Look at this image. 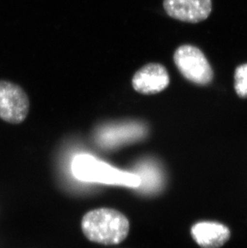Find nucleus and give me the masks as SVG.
<instances>
[{"label": "nucleus", "mask_w": 247, "mask_h": 248, "mask_svg": "<svg viewBox=\"0 0 247 248\" xmlns=\"http://www.w3.org/2000/svg\"><path fill=\"white\" fill-rule=\"evenodd\" d=\"M81 229L89 241L109 246L125 240L130 223L121 211L104 207L85 214L82 218Z\"/></svg>", "instance_id": "1"}, {"label": "nucleus", "mask_w": 247, "mask_h": 248, "mask_svg": "<svg viewBox=\"0 0 247 248\" xmlns=\"http://www.w3.org/2000/svg\"><path fill=\"white\" fill-rule=\"evenodd\" d=\"M73 170L76 177L89 182L127 186H136L140 183L138 177L124 173L89 155H79L75 157Z\"/></svg>", "instance_id": "2"}, {"label": "nucleus", "mask_w": 247, "mask_h": 248, "mask_svg": "<svg viewBox=\"0 0 247 248\" xmlns=\"http://www.w3.org/2000/svg\"><path fill=\"white\" fill-rule=\"evenodd\" d=\"M173 61L180 73L190 82L201 86L212 82V67L201 50L194 45H184L177 47Z\"/></svg>", "instance_id": "3"}, {"label": "nucleus", "mask_w": 247, "mask_h": 248, "mask_svg": "<svg viewBox=\"0 0 247 248\" xmlns=\"http://www.w3.org/2000/svg\"><path fill=\"white\" fill-rule=\"evenodd\" d=\"M30 108L28 94L14 83L0 80V119L18 124L25 121Z\"/></svg>", "instance_id": "4"}, {"label": "nucleus", "mask_w": 247, "mask_h": 248, "mask_svg": "<svg viewBox=\"0 0 247 248\" xmlns=\"http://www.w3.org/2000/svg\"><path fill=\"white\" fill-rule=\"evenodd\" d=\"M163 7L171 18L197 24L210 16L212 0H164Z\"/></svg>", "instance_id": "5"}, {"label": "nucleus", "mask_w": 247, "mask_h": 248, "mask_svg": "<svg viewBox=\"0 0 247 248\" xmlns=\"http://www.w3.org/2000/svg\"><path fill=\"white\" fill-rule=\"evenodd\" d=\"M170 83L168 71L158 63H149L136 72L132 80L135 91L144 95H154L164 91Z\"/></svg>", "instance_id": "6"}, {"label": "nucleus", "mask_w": 247, "mask_h": 248, "mask_svg": "<svg viewBox=\"0 0 247 248\" xmlns=\"http://www.w3.org/2000/svg\"><path fill=\"white\" fill-rule=\"evenodd\" d=\"M190 234L201 248H220L231 239L229 227L222 222L201 221L192 226Z\"/></svg>", "instance_id": "7"}, {"label": "nucleus", "mask_w": 247, "mask_h": 248, "mask_svg": "<svg viewBox=\"0 0 247 248\" xmlns=\"http://www.w3.org/2000/svg\"><path fill=\"white\" fill-rule=\"evenodd\" d=\"M234 89L241 98H247V63L238 66L234 73Z\"/></svg>", "instance_id": "8"}]
</instances>
